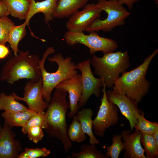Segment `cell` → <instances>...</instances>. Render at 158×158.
Returning a JSON list of instances; mask_svg holds the SVG:
<instances>
[{
  "label": "cell",
  "instance_id": "8fae6325",
  "mask_svg": "<svg viewBox=\"0 0 158 158\" xmlns=\"http://www.w3.org/2000/svg\"><path fill=\"white\" fill-rule=\"evenodd\" d=\"M106 95L108 100L116 105L128 121L132 130L137 123L138 115L145 114L138 108V103L127 95L116 92L113 90H107Z\"/></svg>",
  "mask_w": 158,
  "mask_h": 158
},
{
  "label": "cell",
  "instance_id": "83f0119b",
  "mask_svg": "<svg viewBox=\"0 0 158 158\" xmlns=\"http://www.w3.org/2000/svg\"><path fill=\"white\" fill-rule=\"evenodd\" d=\"M112 141L111 145L107 146V152L105 155L107 158H118L121 151L124 150L121 134L114 135Z\"/></svg>",
  "mask_w": 158,
  "mask_h": 158
},
{
  "label": "cell",
  "instance_id": "7a4b0ae2",
  "mask_svg": "<svg viewBox=\"0 0 158 158\" xmlns=\"http://www.w3.org/2000/svg\"><path fill=\"white\" fill-rule=\"evenodd\" d=\"M158 52L157 49L139 66L122 73L114 83L112 90L127 95L138 103L140 102L149 91L151 84L146 78V75L151 62Z\"/></svg>",
  "mask_w": 158,
  "mask_h": 158
},
{
  "label": "cell",
  "instance_id": "5bb4252c",
  "mask_svg": "<svg viewBox=\"0 0 158 158\" xmlns=\"http://www.w3.org/2000/svg\"><path fill=\"white\" fill-rule=\"evenodd\" d=\"M13 127L4 122L0 130V158H17L23 149L15 138Z\"/></svg>",
  "mask_w": 158,
  "mask_h": 158
},
{
  "label": "cell",
  "instance_id": "d590c367",
  "mask_svg": "<svg viewBox=\"0 0 158 158\" xmlns=\"http://www.w3.org/2000/svg\"><path fill=\"white\" fill-rule=\"evenodd\" d=\"M154 1L155 4H156L157 5H158V0H153Z\"/></svg>",
  "mask_w": 158,
  "mask_h": 158
},
{
  "label": "cell",
  "instance_id": "2e32d148",
  "mask_svg": "<svg viewBox=\"0 0 158 158\" xmlns=\"http://www.w3.org/2000/svg\"><path fill=\"white\" fill-rule=\"evenodd\" d=\"M57 0H44L36 2L35 0H30V5L27 17L25 21L27 26L30 21L35 14L42 13L44 15V22L48 24L53 20V15Z\"/></svg>",
  "mask_w": 158,
  "mask_h": 158
},
{
  "label": "cell",
  "instance_id": "4fadbf2b",
  "mask_svg": "<svg viewBox=\"0 0 158 158\" xmlns=\"http://www.w3.org/2000/svg\"><path fill=\"white\" fill-rule=\"evenodd\" d=\"M55 88L69 94L70 111L68 117L69 118H73L78 113L80 108L78 103L82 92L81 74H78L63 80Z\"/></svg>",
  "mask_w": 158,
  "mask_h": 158
},
{
  "label": "cell",
  "instance_id": "4dcf8cb0",
  "mask_svg": "<svg viewBox=\"0 0 158 158\" xmlns=\"http://www.w3.org/2000/svg\"><path fill=\"white\" fill-rule=\"evenodd\" d=\"M27 134L29 140L35 143H37L41 140L44 136V133L42 128L38 126L30 128Z\"/></svg>",
  "mask_w": 158,
  "mask_h": 158
},
{
  "label": "cell",
  "instance_id": "cb8c5ba5",
  "mask_svg": "<svg viewBox=\"0 0 158 158\" xmlns=\"http://www.w3.org/2000/svg\"><path fill=\"white\" fill-rule=\"evenodd\" d=\"M73 118L67 131L68 137L70 140L73 142L78 143L82 142L85 140L86 137L76 115H74Z\"/></svg>",
  "mask_w": 158,
  "mask_h": 158
},
{
  "label": "cell",
  "instance_id": "3957f363",
  "mask_svg": "<svg viewBox=\"0 0 158 158\" xmlns=\"http://www.w3.org/2000/svg\"><path fill=\"white\" fill-rule=\"evenodd\" d=\"M67 93L55 88L51 102L46 112L47 127L46 132L51 137L61 141L66 152L72 147L67 133L66 115L69 108L66 100Z\"/></svg>",
  "mask_w": 158,
  "mask_h": 158
},
{
  "label": "cell",
  "instance_id": "5b68a950",
  "mask_svg": "<svg viewBox=\"0 0 158 158\" xmlns=\"http://www.w3.org/2000/svg\"><path fill=\"white\" fill-rule=\"evenodd\" d=\"M90 63L94 67L93 73L101 78L106 87L112 88L120 74L126 72L130 66L127 51L104 54L102 57L93 54Z\"/></svg>",
  "mask_w": 158,
  "mask_h": 158
},
{
  "label": "cell",
  "instance_id": "8d00e7d4",
  "mask_svg": "<svg viewBox=\"0 0 158 158\" xmlns=\"http://www.w3.org/2000/svg\"><path fill=\"white\" fill-rule=\"evenodd\" d=\"M2 128V126H1V125H0V130Z\"/></svg>",
  "mask_w": 158,
  "mask_h": 158
},
{
  "label": "cell",
  "instance_id": "1f68e13d",
  "mask_svg": "<svg viewBox=\"0 0 158 158\" xmlns=\"http://www.w3.org/2000/svg\"><path fill=\"white\" fill-rule=\"evenodd\" d=\"M9 53V49L5 44H0V59L6 57Z\"/></svg>",
  "mask_w": 158,
  "mask_h": 158
},
{
  "label": "cell",
  "instance_id": "7c38bea8",
  "mask_svg": "<svg viewBox=\"0 0 158 158\" xmlns=\"http://www.w3.org/2000/svg\"><path fill=\"white\" fill-rule=\"evenodd\" d=\"M83 8L69 17L66 25L68 31L74 32L85 31L94 21L99 18L102 11L94 3L86 4Z\"/></svg>",
  "mask_w": 158,
  "mask_h": 158
},
{
  "label": "cell",
  "instance_id": "e575fe53",
  "mask_svg": "<svg viewBox=\"0 0 158 158\" xmlns=\"http://www.w3.org/2000/svg\"><path fill=\"white\" fill-rule=\"evenodd\" d=\"M153 135L154 136L156 143L158 146V130H157Z\"/></svg>",
  "mask_w": 158,
  "mask_h": 158
},
{
  "label": "cell",
  "instance_id": "ac0fdd59",
  "mask_svg": "<svg viewBox=\"0 0 158 158\" xmlns=\"http://www.w3.org/2000/svg\"><path fill=\"white\" fill-rule=\"evenodd\" d=\"M9 14L21 20H25L29 11L30 0H2Z\"/></svg>",
  "mask_w": 158,
  "mask_h": 158
},
{
  "label": "cell",
  "instance_id": "d6a6232c",
  "mask_svg": "<svg viewBox=\"0 0 158 158\" xmlns=\"http://www.w3.org/2000/svg\"><path fill=\"white\" fill-rule=\"evenodd\" d=\"M9 13L6 7L2 0H0V17L8 16Z\"/></svg>",
  "mask_w": 158,
  "mask_h": 158
},
{
  "label": "cell",
  "instance_id": "484cf974",
  "mask_svg": "<svg viewBox=\"0 0 158 158\" xmlns=\"http://www.w3.org/2000/svg\"><path fill=\"white\" fill-rule=\"evenodd\" d=\"M47 115L46 112L36 113L32 116L25 124L22 127V131L23 134H27L29 129L36 126L40 127L46 129L47 127Z\"/></svg>",
  "mask_w": 158,
  "mask_h": 158
},
{
  "label": "cell",
  "instance_id": "e0dca14e",
  "mask_svg": "<svg viewBox=\"0 0 158 158\" xmlns=\"http://www.w3.org/2000/svg\"><path fill=\"white\" fill-rule=\"evenodd\" d=\"M89 0H57L54 11V18L70 17L80 8L84 7Z\"/></svg>",
  "mask_w": 158,
  "mask_h": 158
},
{
  "label": "cell",
  "instance_id": "8992f818",
  "mask_svg": "<svg viewBox=\"0 0 158 158\" xmlns=\"http://www.w3.org/2000/svg\"><path fill=\"white\" fill-rule=\"evenodd\" d=\"M96 4L106 12L107 17L104 19L98 18L94 21L85 30L90 33L110 32L115 27L124 25L125 19L130 14L118 0H98Z\"/></svg>",
  "mask_w": 158,
  "mask_h": 158
},
{
  "label": "cell",
  "instance_id": "44dd1931",
  "mask_svg": "<svg viewBox=\"0 0 158 158\" xmlns=\"http://www.w3.org/2000/svg\"><path fill=\"white\" fill-rule=\"evenodd\" d=\"M26 23L25 21L22 24L14 25L11 29L8 36V41L15 56H17L19 51L18 45L19 42L26 35Z\"/></svg>",
  "mask_w": 158,
  "mask_h": 158
},
{
  "label": "cell",
  "instance_id": "52a82bcc",
  "mask_svg": "<svg viewBox=\"0 0 158 158\" xmlns=\"http://www.w3.org/2000/svg\"><path fill=\"white\" fill-rule=\"evenodd\" d=\"M64 38L66 43L69 46L81 44L87 46L91 55L99 51H102L103 54L114 52L118 46V43L114 39L101 37L95 32L86 35L83 32L68 31L64 34Z\"/></svg>",
  "mask_w": 158,
  "mask_h": 158
},
{
  "label": "cell",
  "instance_id": "ba28073f",
  "mask_svg": "<svg viewBox=\"0 0 158 158\" xmlns=\"http://www.w3.org/2000/svg\"><path fill=\"white\" fill-rule=\"evenodd\" d=\"M106 87L104 83L101 105L96 116L92 120V128L94 130L95 134L102 137H104L107 129L117 124L119 119L118 108L116 105L108 100Z\"/></svg>",
  "mask_w": 158,
  "mask_h": 158
},
{
  "label": "cell",
  "instance_id": "d6986e66",
  "mask_svg": "<svg viewBox=\"0 0 158 158\" xmlns=\"http://www.w3.org/2000/svg\"><path fill=\"white\" fill-rule=\"evenodd\" d=\"M93 111L90 108H83L76 115L79 121L83 131L89 137V142L91 144H98L100 142L96 138L92 132V116Z\"/></svg>",
  "mask_w": 158,
  "mask_h": 158
},
{
  "label": "cell",
  "instance_id": "74e56055",
  "mask_svg": "<svg viewBox=\"0 0 158 158\" xmlns=\"http://www.w3.org/2000/svg\"></svg>",
  "mask_w": 158,
  "mask_h": 158
},
{
  "label": "cell",
  "instance_id": "30bf717a",
  "mask_svg": "<svg viewBox=\"0 0 158 158\" xmlns=\"http://www.w3.org/2000/svg\"><path fill=\"white\" fill-rule=\"evenodd\" d=\"M11 94L16 100L25 102L29 109L37 113L45 112L49 105V103L43 98L42 78L38 81L30 80L26 83L24 88L23 97H20L13 92Z\"/></svg>",
  "mask_w": 158,
  "mask_h": 158
},
{
  "label": "cell",
  "instance_id": "ffe728a7",
  "mask_svg": "<svg viewBox=\"0 0 158 158\" xmlns=\"http://www.w3.org/2000/svg\"><path fill=\"white\" fill-rule=\"evenodd\" d=\"M37 113L29 109L26 111H19L12 113L3 112L1 114L4 121L13 127L23 126L33 115Z\"/></svg>",
  "mask_w": 158,
  "mask_h": 158
},
{
  "label": "cell",
  "instance_id": "6da1fadb",
  "mask_svg": "<svg viewBox=\"0 0 158 158\" xmlns=\"http://www.w3.org/2000/svg\"><path fill=\"white\" fill-rule=\"evenodd\" d=\"M55 51L53 47H49L38 62L42 80L43 98L49 103L51 101L53 91L59 84L78 74L77 64L72 61L71 57L68 56L64 58L60 53L47 58L49 61L54 62L57 64L56 71L53 73L47 71L44 68L46 60L49 55L54 54Z\"/></svg>",
  "mask_w": 158,
  "mask_h": 158
},
{
  "label": "cell",
  "instance_id": "7402d4cb",
  "mask_svg": "<svg viewBox=\"0 0 158 158\" xmlns=\"http://www.w3.org/2000/svg\"><path fill=\"white\" fill-rule=\"evenodd\" d=\"M28 108L15 100L11 94H0V111L4 110L6 113L26 111Z\"/></svg>",
  "mask_w": 158,
  "mask_h": 158
},
{
  "label": "cell",
  "instance_id": "836d02e7",
  "mask_svg": "<svg viewBox=\"0 0 158 158\" xmlns=\"http://www.w3.org/2000/svg\"><path fill=\"white\" fill-rule=\"evenodd\" d=\"M140 0H118V2L122 5L126 4L129 9L131 10L134 3Z\"/></svg>",
  "mask_w": 158,
  "mask_h": 158
},
{
  "label": "cell",
  "instance_id": "f546056e",
  "mask_svg": "<svg viewBox=\"0 0 158 158\" xmlns=\"http://www.w3.org/2000/svg\"><path fill=\"white\" fill-rule=\"evenodd\" d=\"M51 153L50 150L45 147L28 148L18 155L17 158H36L45 157Z\"/></svg>",
  "mask_w": 158,
  "mask_h": 158
},
{
  "label": "cell",
  "instance_id": "f35d334b",
  "mask_svg": "<svg viewBox=\"0 0 158 158\" xmlns=\"http://www.w3.org/2000/svg\"></svg>",
  "mask_w": 158,
  "mask_h": 158
},
{
  "label": "cell",
  "instance_id": "9c48e42d",
  "mask_svg": "<svg viewBox=\"0 0 158 158\" xmlns=\"http://www.w3.org/2000/svg\"><path fill=\"white\" fill-rule=\"evenodd\" d=\"M77 69L81 73L82 92L80 99L78 103L80 108L85 106L92 95L98 97L101 94L100 88L103 87L104 82L101 78H95L90 67V59H89L77 64Z\"/></svg>",
  "mask_w": 158,
  "mask_h": 158
},
{
  "label": "cell",
  "instance_id": "4316f807",
  "mask_svg": "<svg viewBox=\"0 0 158 158\" xmlns=\"http://www.w3.org/2000/svg\"><path fill=\"white\" fill-rule=\"evenodd\" d=\"M144 114L138 115V122L134 128L135 130H140L142 134H153L158 130V123L147 120L144 117Z\"/></svg>",
  "mask_w": 158,
  "mask_h": 158
},
{
  "label": "cell",
  "instance_id": "d4e9b609",
  "mask_svg": "<svg viewBox=\"0 0 158 158\" xmlns=\"http://www.w3.org/2000/svg\"><path fill=\"white\" fill-rule=\"evenodd\" d=\"M141 142L147 158H158V146L153 134H142Z\"/></svg>",
  "mask_w": 158,
  "mask_h": 158
},
{
  "label": "cell",
  "instance_id": "f1b7e54d",
  "mask_svg": "<svg viewBox=\"0 0 158 158\" xmlns=\"http://www.w3.org/2000/svg\"><path fill=\"white\" fill-rule=\"evenodd\" d=\"M14 25L8 16L0 17V44H5L7 42L9 32Z\"/></svg>",
  "mask_w": 158,
  "mask_h": 158
},
{
  "label": "cell",
  "instance_id": "277c9868",
  "mask_svg": "<svg viewBox=\"0 0 158 158\" xmlns=\"http://www.w3.org/2000/svg\"><path fill=\"white\" fill-rule=\"evenodd\" d=\"M38 56L29 51H19L17 55L9 59L2 67L0 80L13 84L20 80L26 79L37 81L41 78L38 65Z\"/></svg>",
  "mask_w": 158,
  "mask_h": 158
},
{
  "label": "cell",
  "instance_id": "9a60e30c",
  "mask_svg": "<svg viewBox=\"0 0 158 158\" xmlns=\"http://www.w3.org/2000/svg\"><path fill=\"white\" fill-rule=\"evenodd\" d=\"M130 130H123L121 134L124 153V158H147L144 155V150L141 144V132L139 130H135L130 134Z\"/></svg>",
  "mask_w": 158,
  "mask_h": 158
},
{
  "label": "cell",
  "instance_id": "603a6c76",
  "mask_svg": "<svg viewBox=\"0 0 158 158\" xmlns=\"http://www.w3.org/2000/svg\"><path fill=\"white\" fill-rule=\"evenodd\" d=\"M70 157L72 158H107L101 151L98 150L96 144H91L82 145L80 152L77 153L72 152Z\"/></svg>",
  "mask_w": 158,
  "mask_h": 158
}]
</instances>
